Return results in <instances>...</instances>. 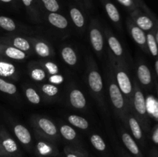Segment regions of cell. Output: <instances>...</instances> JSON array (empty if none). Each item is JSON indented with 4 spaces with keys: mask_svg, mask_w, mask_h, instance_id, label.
Segmentation results:
<instances>
[{
    "mask_svg": "<svg viewBox=\"0 0 158 157\" xmlns=\"http://www.w3.org/2000/svg\"><path fill=\"white\" fill-rule=\"evenodd\" d=\"M45 9L49 12H57L60 9V6L57 0H41Z\"/></svg>",
    "mask_w": 158,
    "mask_h": 157,
    "instance_id": "obj_36",
    "label": "cell"
},
{
    "mask_svg": "<svg viewBox=\"0 0 158 157\" xmlns=\"http://www.w3.org/2000/svg\"><path fill=\"white\" fill-rule=\"evenodd\" d=\"M127 26L134 41L141 48L143 52L149 53L147 46V34L145 33L144 31L140 29L131 18L127 21Z\"/></svg>",
    "mask_w": 158,
    "mask_h": 157,
    "instance_id": "obj_11",
    "label": "cell"
},
{
    "mask_svg": "<svg viewBox=\"0 0 158 157\" xmlns=\"http://www.w3.org/2000/svg\"><path fill=\"white\" fill-rule=\"evenodd\" d=\"M86 82L89 92L96 101L99 103L100 107L105 109L104 97H103V78L99 71L98 66L93 57L89 56L87 59L86 68Z\"/></svg>",
    "mask_w": 158,
    "mask_h": 157,
    "instance_id": "obj_2",
    "label": "cell"
},
{
    "mask_svg": "<svg viewBox=\"0 0 158 157\" xmlns=\"http://www.w3.org/2000/svg\"><path fill=\"white\" fill-rule=\"evenodd\" d=\"M22 2L23 3L25 7L27 9L29 15L32 17L35 20H38L39 12L37 9L36 4H35V0H21Z\"/></svg>",
    "mask_w": 158,
    "mask_h": 157,
    "instance_id": "obj_33",
    "label": "cell"
},
{
    "mask_svg": "<svg viewBox=\"0 0 158 157\" xmlns=\"http://www.w3.org/2000/svg\"><path fill=\"white\" fill-rule=\"evenodd\" d=\"M106 83H107L109 96L114 112L117 116L123 120L126 114L131 110L130 105L128 104L124 95L117 86L114 75H112L110 69L106 73Z\"/></svg>",
    "mask_w": 158,
    "mask_h": 157,
    "instance_id": "obj_3",
    "label": "cell"
},
{
    "mask_svg": "<svg viewBox=\"0 0 158 157\" xmlns=\"http://www.w3.org/2000/svg\"><path fill=\"white\" fill-rule=\"evenodd\" d=\"M12 1H13V0H0V2H4V3H10V2H12Z\"/></svg>",
    "mask_w": 158,
    "mask_h": 157,
    "instance_id": "obj_44",
    "label": "cell"
},
{
    "mask_svg": "<svg viewBox=\"0 0 158 157\" xmlns=\"http://www.w3.org/2000/svg\"><path fill=\"white\" fill-rule=\"evenodd\" d=\"M77 2H83V0H77Z\"/></svg>",
    "mask_w": 158,
    "mask_h": 157,
    "instance_id": "obj_46",
    "label": "cell"
},
{
    "mask_svg": "<svg viewBox=\"0 0 158 157\" xmlns=\"http://www.w3.org/2000/svg\"><path fill=\"white\" fill-rule=\"evenodd\" d=\"M109 69L114 75V78L124 95L127 102L131 106L134 86L127 71V64L116 58L109 52Z\"/></svg>",
    "mask_w": 158,
    "mask_h": 157,
    "instance_id": "obj_1",
    "label": "cell"
},
{
    "mask_svg": "<svg viewBox=\"0 0 158 157\" xmlns=\"http://www.w3.org/2000/svg\"><path fill=\"white\" fill-rule=\"evenodd\" d=\"M47 20L51 26L60 29H66L69 26L66 17L57 12H49L47 15Z\"/></svg>",
    "mask_w": 158,
    "mask_h": 157,
    "instance_id": "obj_22",
    "label": "cell"
},
{
    "mask_svg": "<svg viewBox=\"0 0 158 157\" xmlns=\"http://www.w3.org/2000/svg\"><path fill=\"white\" fill-rule=\"evenodd\" d=\"M40 65L42 67L45 69L46 72L49 75H56V74H59L60 72V69H59L58 66L56 63L52 62H40Z\"/></svg>",
    "mask_w": 158,
    "mask_h": 157,
    "instance_id": "obj_35",
    "label": "cell"
},
{
    "mask_svg": "<svg viewBox=\"0 0 158 157\" xmlns=\"http://www.w3.org/2000/svg\"><path fill=\"white\" fill-rule=\"evenodd\" d=\"M155 38H156V41H157V45H158V29H157V32H156Z\"/></svg>",
    "mask_w": 158,
    "mask_h": 157,
    "instance_id": "obj_45",
    "label": "cell"
},
{
    "mask_svg": "<svg viewBox=\"0 0 158 157\" xmlns=\"http://www.w3.org/2000/svg\"><path fill=\"white\" fill-rule=\"evenodd\" d=\"M147 46L150 53L154 57L158 56V45L155 38V35L153 32L147 34Z\"/></svg>",
    "mask_w": 158,
    "mask_h": 157,
    "instance_id": "obj_28",
    "label": "cell"
},
{
    "mask_svg": "<svg viewBox=\"0 0 158 157\" xmlns=\"http://www.w3.org/2000/svg\"><path fill=\"white\" fill-rule=\"evenodd\" d=\"M0 27L8 32H13L16 30V24L13 19L7 16H0Z\"/></svg>",
    "mask_w": 158,
    "mask_h": 157,
    "instance_id": "obj_31",
    "label": "cell"
},
{
    "mask_svg": "<svg viewBox=\"0 0 158 157\" xmlns=\"http://www.w3.org/2000/svg\"><path fill=\"white\" fill-rule=\"evenodd\" d=\"M120 136H121V139L123 141V143L124 146H126L127 149L133 154V155H136V156H139L140 154V149H139L138 146H137V143L135 140L134 139L131 134L129 132H126L125 130L122 129L120 131Z\"/></svg>",
    "mask_w": 158,
    "mask_h": 157,
    "instance_id": "obj_20",
    "label": "cell"
},
{
    "mask_svg": "<svg viewBox=\"0 0 158 157\" xmlns=\"http://www.w3.org/2000/svg\"><path fill=\"white\" fill-rule=\"evenodd\" d=\"M154 66H155V70H156V72H157V75L158 76V58L157 60H156Z\"/></svg>",
    "mask_w": 158,
    "mask_h": 157,
    "instance_id": "obj_43",
    "label": "cell"
},
{
    "mask_svg": "<svg viewBox=\"0 0 158 157\" xmlns=\"http://www.w3.org/2000/svg\"><path fill=\"white\" fill-rule=\"evenodd\" d=\"M123 122L126 126L129 127L130 130L132 132V135L138 141H141L143 139V131H142L140 122L137 120V119L131 110L126 114Z\"/></svg>",
    "mask_w": 158,
    "mask_h": 157,
    "instance_id": "obj_13",
    "label": "cell"
},
{
    "mask_svg": "<svg viewBox=\"0 0 158 157\" xmlns=\"http://www.w3.org/2000/svg\"><path fill=\"white\" fill-rule=\"evenodd\" d=\"M89 37L93 49L97 55L100 56L104 49V36L99 22L97 19H93L90 22L89 26Z\"/></svg>",
    "mask_w": 158,
    "mask_h": 157,
    "instance_id": "obj_6",
    "label": "cell"
},
{
    "mask_svg": "<svg viewBox=\"0 0 158 157\" xmlns=\"http://www.w3.org/2000/svg\"><path fill=\"white\" fill-rule=\"evenodd\" d=\"M68 122L73 126L80 129H87L89 128V123L85 118L77 115H69L67 118Z\"/></svg>",
    "mask_w": 158,
    "mask_h": 157,
    "instance_id": "obj_27",
    "label": "cell"
},
{
    "mask_svg": "<svg viewBox=\"0 0 158 157\" xmlns=\"http://www.w3.org/2000/svg\"><path fill=\"white\" fill-rule=\"evenodd\" d=\"M134 91H133L130 109L137 119V120L139 122H141L143 126L147 130L148 126V115L146 99L137 80H134Z\"/></svg>",
    "mask_w": 158,
    "mask_h": 157,
    "instance_id": "obj_4",
    "label": "cell"
},
{
    "mask_svg": "<svg viewBox=\"0 0 158 157\" xmlns=\"http://www.w3.org/2000/svg\"><path fill=\"white\" fill-rule=\"evenodd\" d=\"M137 78L143 86H150L152 83V75L148 66L144 63H140L137 69Z\"/></svg>",
    "mask_w": 158,
    "mask_h": 157,
    "instance_id": "obj_19",
    "label": "cell"
},
{
    "mask_svg": "<svg viewBox=\"0 0 158 157\" xmlns=\"http://www.w3.org/2000/svg\"><path fill=\"white\" fill-rule=\"evenodd\" d=\"M27 39L30 42L35 54L41 58H49L53 55V49L45 40L32 37H29Z\"/></svg>",
    "mask_w": 158,
    "mask_h": 157,
    "instance_id": "obj_12",
    "label": "cell"
},
{
    "mask_svg": "<svg viewBox=\"0 0 158 157\" xmlns=\"http://www.w3.org/2000/svg\"><path fill=\"white\" fill-rule=\"evenodd\" d=\"M104 35L106 38V42H107L109 49H110L111 53L116 58L120 59V61L127 63L126 60H125V53L123 46L121 45L120 42L119 41L118 38L108 29H106L104 30Z\"/></svg>",
    "mask_w": 158,
    "mask_h": 157,
    "instance_id": "obj_10",
    "label": "cell"
},
{
    "mask_svg": "<svg viewBox=\"0 0 158 157\" xmlns=\"http://www.w3.org/2000/svg\"><path fill=\"white\" fill-rule=\"evenodd\" d=\"M40 92L47 98H54L60 92L58 86L52 83H44L40 86Z\"/></svg>",
    "mask_w": 158,
    "mask_h": 157,
    "instance_id": "obj_26",
    "label": "cell"
},
{
    "mask_svg": "<svg viewBox=\"0 0 158 157\" xmlns=\"http://www.w3.org/2000/svg\"><path fill=\"white\" fill-rule=\"evenodd\" d=\"M0 157H6V154H5L4 151L2 149V147L1 143H0Z\"/></svg>",
    "mask_w": 158,
    "mask_h": 157,
    "instance_id": "obj_42",
    "label": "cell"
},
{
    "mask_svg": "<svg viewBox=\"0 0 158 157\" xmlns=\"http://www.w3.org/2000/svg\"><path fill=\"white\" fill-rule=\"evenodd\" d=\"M120 5L127 9L130 12H133L135 9H138V6L134 0H117Z\"/></svg>",
    "mask_w": 158,
    "mask_h": 157,
    "instance_id": "obj_37",
    "label": "cell"
},
{
    "mask_svg": "<svg viewBox=\"0 0 158 157\" xmlns=\"http://www.w3.org/2000/svg\"><path fill=\"white\" fill-rule=\"evenodd\" d=\"M69 102L72 107L77 109H83L86 107V99L80 89L71 87L69 92Z\"/></svg>",
    "mask_w": 158,
    "mask_h": 157,
    "instance_id": "obj_15",
    "label": "cell"
},
{
    "mask_svg": "<svg viewBox=\"0 0 158 157\" xmlns=\"http://www.w3.org/2000/svg\"><path fill=\"white\" fill-rule=\"evenodd\" d=\"M63 152H64L66 157H84V155L80 152L70 147H68V146L64 148Z\"/></svg>",
    "mask_w": 158,
    "mask_h": 157,
    "instance_id": "obj_38",
    "label": "cell"
},
{
    "mask_svg": "<svg viewBox=\"0 0 158 157\" xmlns=\"http://www.w3.org/2000/svg\"><path fill=\"white\" fill-rule=\"evenodd\" d=\"M37 142L35 152L40 157H53L58 154V150L52 143L53 141L36 134Z\"/></svg>",
    "mask_w": 158,
    "mask_h": 157,
    "instance_id": "obj_9",
    "label": "cell"
},
{
    "mask_svg": "<svg viewBox=\"0 0 158 157\" xmlns=\"http://www.w3.org/2000/svg\"><path fill=\"white\" fill-rule=\"evenodd\" d=\"M29 74L31 78L36 82H42L46 78V72L41 65H29Z\"/></svg>",
    "mask_w": 158,
    "mask_h": 157,
    "instance_id": "obj_25",
    "label": "cell"
},
{
    "mask_svg": "<svg viewBox=\"0 0 158 157\" xmlns=\"http://www.w3.org/2000/svg\"><path fill=\"white\" fill-rule=\"evenodd\" d=\"M69 15H70L73 22L77 29H83L85 26V17L80 9L76 6H70Z\"/></svg>",
    "mask_w": 158,
    "mask_h": 157,
    "instance_id": "obj_24",
    "label": "cell"
},
{
    "mask_svg": "<svg viewBox=\"0 0 158 157\" xmlns=\"http://www.w3.org/2000/svg\"><path fill=\"white\" fill-rule=\"evenodd\" d=\"M25 95H26V99L29 103L34 105L40 104L41 102V98L40 95H39L38 92H36L35 89H34L32 87H27L25 89Z\"/></svg>",
    "mask_w": 158,
    "mask_h": 157,
    "instance_id": "obj_32",
    "label": "cell"
},
{
    "mask_svg": "<svg viewBox=\"0 0 158 157\" xmlns=\"http://www.w3.org/2000/svg\"><path fill=\"white\" fill-rule=\"evenodd\" d=\"M103 2V6H104L105 11L106 12L108 18L113 22L115 25L118 26L119 29L121 28L120 26V22H121V17H120V14L119 12L118 9H117V6L111 2L110 0H101Z\"/></svg>",
    "mask_w": 158,
    "mask_h": 157,
    "instance_id": "obj_18",
    "label": "cell"
},
{
    "mask_svg": "<svg viewBox=\"0 0 158 157\" xmlns=\"http://www.w3.org/2000/svg\"><path fill=\"white\" fill-rule=\"evenodd\" d=\"M60 135L68 141H73L77 138V132L69 125H62L60 127Z\"/></svg>",
    "mask_w": 158,
    "mask_h": 157,
    "instance_id": "obj_29",
    "label": "cell"
},
{
    "mask_svg": "<svg viewBox=\"0 0 158 157\" xmlns=\"http://www.w3.org/2000/svg\"><path fill=\"white\" fill-rule=\"evenodd\" d=\"M0 143L6 157H22L23 153L15 139L3 129H0Z\"/></svg>",
    "mask_w": 158,
    "mask_h": 157,
    "instance_id": "obj_7",
    "label": "cell"
},
{
    "mask_svg": "<svg viewBox=\"0 0 158 157\" xmlns=\"http://www.w3.org/2000/svg\"><path fill=\"white\" fill-rule=\"evenodd\" d=\"M89 140H90L91 144L93 145L94 148L97 149V151L100 152H103L106 150V143H105L103 139L98 134H93L90 137H89Z\"/></svg>",
    "mask_w": 158,
    "mask_h": 157,
    "instance_id": "obj_30",
    "label": "cell"
},
{
    "mask_svg": "<svg viewBox=\"0 0 158 157\" xmlns=\"http://www.w3.org/2000/svg\"><path fill=\"white\" fill-rule=\"evenodd\" d=\"M49 83L54 85H60L64 81V78L60 74H56V75H49Z\"/></svg>",
    "mask_w": 158,
    "mask_h": 157,
    "instance_id": "obj_39",
    "label": "cell"
},
{
    "mask_svg": "<svg viewBox=\"0 0 158 157\" xmlns=\"http://www.w3.org/2000/svg\"><path fill=\"white\" fill-rule=\"evenodd\" d=\"M134 1L136 2V3L137 4L138 7L140 8L142 11H143V12H146V13L148 14V15H151V16H154V15L151 13L150 9L148 8V6H147L146 5H145V3L143 2V0H134Z\"/></svg>",
    "mask_w": 158,
    "mask_h": 157,
    "instance_id": "obj_40",
    "label": "cell"
},
{
    "mask_svg": "<svg viewBox=\"0 0 158 157\" xmlns=\"http://www.w3.org/2000/svg\"><path fill=\"white\" fill-rule=\"evenodd\" d=\"M131 19L144 32H153L155 26L154 21V19L156 20L155 17L148 15L140 8L131 12Z\"/></svg>",
    "mask_w": 158,
    "mask_h": 157,
    "instance_id": "obj_8",
    "label": "cell"
},
{
    "mask_svg": "<svg viewBox=\"0 0 158 157\" xmlns=\"http://www.w3.org/2000/svg\"><path fill=\"white\" fill-rule=\"evenodd\" d=\"M13 132L17 139L28 149H32V135L29 129L23 125L16 123L13 126Z\"/></svg>",
    "mask_w": 158,
    "mask_h": 157,
    "instance_id": "obj_14",
    "label": "cell"
},
{
    "mask_svg": "<svg viewBox=\"0 0 158 157\" xmlns=\"http://www.w3.org/2000/svg\"><path fill=\"white\" fill-rule=\"evenodd\" d=\"M0 77L18 79L19 73L15 65L0 57Z\"/></svg>",
    "mask_w": 158,
    "mask_h": 157,
    "instance_id": "obj_17",
    "label": "cell"
},
{
    "mask_svg": "<svg viewBox=\"0 0 158 157\" xmlns=\"http://www.w3.org/2000/svg\"><path fill=\"white\" fill-rule=\"evenodd\" d=\"M0 91L8 95H14L17 92V88L13 83H9L0 77Z\"/></svg>",
    "mask_w": 158,
    "mask_h": 157,
    "instance_id": "obj_34",
    "label": "cell"
},
{
    "mask_svg": "<svg viewBox=\"0 0 158 157\" xmlns=\"http://www.w3.org/2000/svg\"><path fill=\"white\" fill-rule=\"evenodd\" d=\"M157 97H158V89H157Z\"/></svg>",
    "mask_w": 158,
    "mask_h": 157,
    "instance_id": "obj_47",
    "label": "cell"
},
{
    "mask_svg": "<svg viewBox=\"0 0 158 157\" xmlns=\"http://www.w3.org/2000/svg\"><path fill=\"white\" fill-rule=\"evenodd\" d=\"M31 123L36 131V133L42 136L54 141L59 138V134L56 125L50 119L45 117L33 116L31 118Z\"/></svg>",
    "mask_w": 158,
    "mask_h": 157,
    "instance_id": "obj_5",
    "label": "cell"
},
{
    "mask_svg": "<svg viewBox=\"0 0 158 157\" xmlns=\"http://www.w3.org/2000/svg\"><path fill=\"white\" fill-rule=\"evenodd\" d=\"M6 43L5 44L9 45V46H13L19 50L23 52H29L32 50V46L30 42L28 41L27 38H23V37H14V38H9L5 39Z\"/></svg>",
    "mask_w": 158,
    "mask_h": 157,
    "instance_id": "obj_21",
    "label": "cell"
},
{
    "mask_svg": "<svg viewBox=\"0 0 158 157\" xmlns=\"http://www.w3.org/2000/svg\"><path fill=\"white\" fill-rule=\"evenodd\" d=\"M0 55H3L14 60H23L27 56L26 52L23 51L2 43H0Z\"/></svg>",
    "mask_w": 158,
    "mask_h": 157,
    "instance_id": "obj_16",
    "label": "cell"
},
{
    "mask_svg": "<svg viewBox=\"0 0 158 157\" xmlns=\"http://www.w3.org/2000/svg\"><path fill=\"white\" fill-rule=\"evenodd\" d=\"M61 57L63 62L69 66H75L78 62L77 55L71 46H66L62 49Z\"/></svg>",
    "mask_w": 158,
    "mask_h": 157,
    "instance_id": "obj_23",
    "label": "cell"
},
{
    "mask_svg": "<svg viewBox=\"0 0 158 157\" xmlns=\"http://www.w3.org/2000/svg\"><path fill=\"white\" fill-rule=\"evenodd\" d=\"M83 2L85 6H86L87 8H90L91 6H92V1L91 0H83Z\"/></svg>",
    "mask_w": 158,
    "mask_h": 157,
    "instance_id": "obj_41",
    "label": "cell"
}]
</instances>
